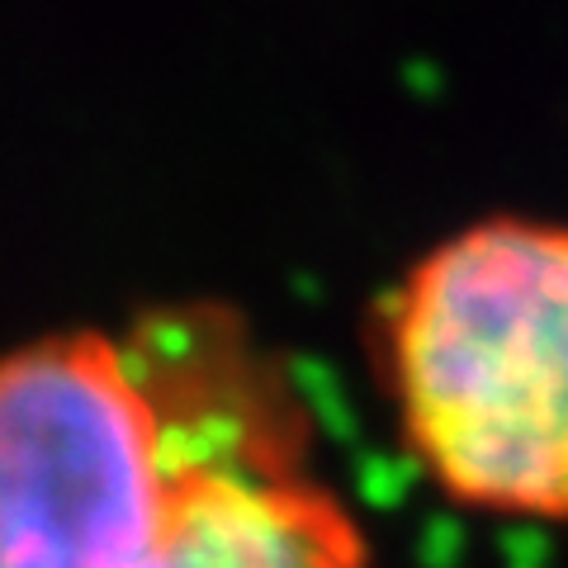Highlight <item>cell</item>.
I'll return each mask as SVG.
<instances>
[{"label": "cell", "mask_w": 568, "mask_h": 568, "mask_svg": "<svg viewBox=\"0 0 568 568\" xmlns=\"http://www.w3.org/2000/svg\"><path fill=\"white\" fill-rule=\"evenodd\" d=\"M142 336L162 375L175 455L152 568H375L365 521L313 465L308 413L246 336Z\"/></svg>", "instance_id": "obj_3"}, {"label": "cell", "mask_w": 568, "mask_h": 568, "mask_svg": "<svg viewBox=\"0 0 568 568\" xmlns=\"http://www.w3.org/2000/svg\"><path fill=\"white\" fill-rule=\"evenodd\" d=\"M181 426L142 336L0 355V568H152Z\"/></svg>", "instance_id": "obj_2"}, {"label": "cell", "mask_w": 568, "mask_h": 568, "mask_svg": "<svg viewBox=\"0 0 568 568\" xmlns=\"http://www.w3.org/2000/svg\"><path fill=\"white\" fill-rule=\"evenodd\" d=\"M375 351L426 484L469 517L568 536V219L450 227L384 294Z\"/></svg>", "instance_id": "obj_1"}]
</instances>
